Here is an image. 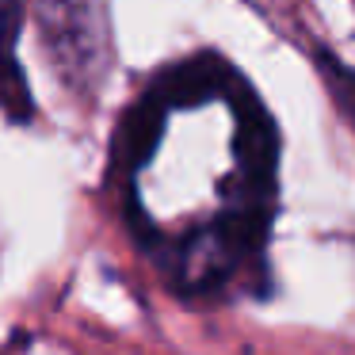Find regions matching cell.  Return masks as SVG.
Listing matches in <instances>:
<instances>
[{
    "label": "cell",
    "instance_id": "7a4b0ae2",
    "mask_svg": "<svg viewBox=\"0 0 355 355\" xmlns=\"http://www.w3.org/2000/svg\"><path fill=\"white\" fill-rule=\"evenodd\" d=\"M19 12H24V0H0V100L4 103L19 100V73L12 58L19 35Z\"/></svg>",
    "mask_w": 355,
    "mask_h": 355
},
{
    "label": "cell",
    "instance_id": "6da1fadb",
    "mask_svg": "<svg viewBox=\"0 0 355 355\" xmlns=\"http://www.w3.org/2000/svg\"><path fill=\"white\" fill-rule=\"evenodd\" d=\"M134 130V207L172 271L210 286L256 245L271 153L263 119L230 77L180 69Z\"/></svg>",
    "mask_w": 355,
    "mask_h": 355
}]
</instances>
